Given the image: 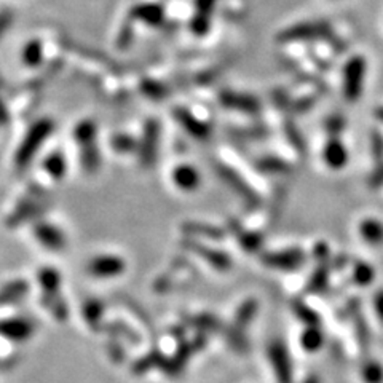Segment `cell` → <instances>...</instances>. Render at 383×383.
I'll return each mask as SVG.
<instances>
[{"mask_svg":"<svg viewBox=\"0 0 383 383\" xmlns=\"http://www.w3.org/2000/svg\"><path fill=\"white\" fill-rule=\"evenodd\" d=\"M326 284H328V273L323 272V270H318V272L311 277V283H310V286H309V289H310L311 292H318V291L324 289Z\"/></svg>","mask_w":383,"mask_h":383,"instance_id":"7402d4cb","label":"cell"},{"mask_svg":"<svg viewBox=\"0 0 383 383\" xmlns=\"http://www.w3.org/2000/svg\"><path fill=\"white\" fill-rule=\"evenodd\" d=\"M366 77V61L361 56H355L343 69V96L350 102L360 99Z\"/></svg>","mask_w":383,"mask_h":383,"instance_id":"6da1fadb","label":"cell"},{"mask_svg":"<svg viewBox=\"0 0 383 383\" xmlns=\"http://www.w3.org/2000/svg\"><path fill=\"white\" fill-rule=\"evenodd\" d=\"M375 117L379 118V120L382 121V123H383V107H379V109H377V111H375Z\"/></svg>","mask_w":383,"mask_h":383,"instance_id":"484cf974","label":"cell"},{"mask_svg":"<svg viewBox=\"0 0 383 383\" xmlns=\"http://www.w3.org/2000/svg\"><path fill=\"white\" fill-rule=\"evenodd\" d=\"M133 13H136V15L144 19V21L150 23V24H157L160 19H162V9H160L158 5H152V4H147V5H138L136 9L133 10Z\"/></svg>","mask_w":383,"mask_h":383,"instance_id":"e0dca14e","label":"cell"},{"mask_svg":"<svg viewBox=\"0 0 383 383\" xmlns=\"http://www.w3.org/2000/svg\"><path fill=\"white\" fill-rule=\"evenodd\" d=\"M362 380L366 383H383V366L375 360H369L361 367Z\"/></svg>","mask_w":383,"mask_h":383,"instance_id":"5bb4252c","label":"cell"},{"mask_svg":"<svg viewBox=\"0 0 383 383\" xmlns=\"http://www.w3.org/2000/svg\"><path fill=\"white\" fill-rule=\"evenodd\" d=\"M53 130L50 125V121L43 120V121H38L37 125L32 126L30 133L28 134V138L24 139V144L21 145V149H19L18 152V160L16 163L19 166H23L29 162V160L35 155L37 149H40V147L43 145L45 139L48 138L50 131Z\"/></svg>","mask_w":383,"mask_h":383,"instance_id":"7a4b0ae2","label":"cell"},{"mask_svg":"<svg viewBox=\"0 0 383 383\" xmlns=\"http://www.w3.org/2000/svg\"><path fill=\"white\" fill-rule=\"evenodd\" d=\"M329 34L328 24L323 21H309L302 23L292 28L283 30L279 34V40L283 38L284 42H294V40H310V38L324 37Z\"/></svg>","mask_w":383,"mask_h":383,"instance_id":"5b68a950","label":"cell"},{"mask_svg":"<svg viewBox=\"0 0 383 383\" xmlns=\"http://www.w3.org/2000/svg\"><path fill=\"white\" fill-rule=\"evenodd\" d=\"M158 125L153 121V123H149L145 128V134H144V162L150 163L152 160H155V152H157V145H158Z\"/></svg>","mask_w":383,"mask_h":383,"instance_id":"8fae6325","label":"cell"},{"mask_svg":"<svg viewBox=\"0 0 383 383\" xmlns=\"http://www.w3.org/2000/svg\"><path fill=\"white\" fill-rule=\"evenodd\" d=\"M268 356H270L272 366L277 375L278 383H292V367L289 353L284 347L283 342L274 340L268 345Z\"/></svg>","mask_w":383,"mask_h":383,"instance_id":"3957f363","label":"cell"},{"mask_svg":"<svg viewBox=\"0 0 383 383\" xmlns=\"http://www.w3.org/2000/svg\"><path fill=\"white\" fill-rule=\"evenodd\" d=\"M172 181L181 190H195L200 185V174L194 166L181 165L172 172Z\"/></svg>","mask_w":383,"mask_h":383,"instance_id":"9c48e42d","label":"cell"},{"mask_svg":"<svg viewBox=\"0 0 383 383\" xmlns=\"http://www.w3.org/2000/svg\"><path fill=\"white\" fill-rule=\"evenodd\" d=\"M360 233L370 246L383 245V222L377 219H366L361 222Z\"/></svg>","mask_w":383,"mask_h":383,"instance_id":"30bf717a","label":"cell"},{"mask_svg":"<svg viewBox=\"0 0 383 383\" xmlns=\"http://www.w3.org/2000/svg\"><path fill=\"white\" fill-rule=\"evenodd\" d=\"M324 160H326V163L329 165V168L332 170L343 168L348 160L347 147H345L340 140H337V139L329 140L328 145L324 147Z\"/></svg>","mask_w":383,"mask_h":383,"instance_id":"ba28073f","label":"cell"},{"mask_svg":"<svg viewBox=\"0 0 383 383\" xmlns=\"http://www.w3.org/2000/svg\"><path fill=\"white\" fill-rule=\"evenodd\" d=\"M0 329L4 332L2 334L9 335L11 338H26L30 335V326L24 321H13V323H5L0 326Z\"/></svg>","mask_w":383,"mask_h":383,"instance_id":"ac0fdd59","label":"cell"},{"mask_svg":"<svg viewBox=\"0 0 383 383\" xmlns=\"http://www.w3.org/2000/svg\"><path fill=\"white\" fill-rule=\"evenodd\" d=\"M223 104L227 107L232 109H240V111H246V112H254L257 111V101H254L249 96H243V94H235V93H228L222 96Z\"/></svg>","mask_w":383,"mask_h":383,"instance_id":"7c38bea8","label":"cell"},{"mask_svg":"<svg viewBox=\"0 0 383 383\" xmlns=\"http://www.w3.org/2000/svg\"><path fill=\"white\" fill-rule=\"evenodd\" d=\"M262 260H264V264L267 267L277 268V270L292 272V270H299V268L304 265L305 254L297 248L286 249V251L265 254L264 257H262Z\"/></svg>","mask_w":383,"mask_h":383,"instance_id":"277c9868","label":"cell"},{"mask_svg":"<svg viewBox=\"0 0 383 383\" xmlns=\"http://www.w3.org/2000/svg\"><path fill=\"white\" fill-rule=\"evenodd\" d=\"M374 306H375L377 316H379L380 323L383 324V289L375 294V297H374Z\"/></svg>","mask_w":383,"mask_h":383,"instance_id":"cb8c5ba5","label":"cell"},{"mask_svg":"<svg viewBox=\"0 0 383 383\" xmlns=\"http://www.w3.org/2000/svg\"><path fill=\"white\" fill-rule=\"evenodd\" d=\"M375 272L372 265L366 264V262H357L353 270V281L360 286H369L374 281Z\"/></svg>","mask_w":383,"mask_h":383,"instance_id":"2e32d148","label":"cell"},{"mask_svg":"<svg viewBox=\"0 0 383 383\" xmlns=\"http://www.w3.org/2000/svg\"><path fill=\"white\" fill-rule=\"evenodd\" d=\"M125 270V262L115 255H102V257H96L89 264V272L96 277L109 278V277H117L121 272Z\"/></svg>","mask_w":383,"mask_h":383,"instance_id":"8992f818","label":"cell"},{"mask_svg":"<svg viewBox=\"0 0 383 383\" xmlns=\"http://www.w3.org/2000/svg\"><path fill=\"white\" fill-rule=\"evenodd\" d=\"M370 185H372L374 189L383 185V166H380V168L374 172L372 177H370Z\"/></svg>","mask_w":383,"mask_h":383,"instance_id":"d4e9b609","label":"cell"},{"mask_svg":"<svg viewBox=\"0 0 383 383\" xmlns=\"http://www.w3.org/2000/svg\"><path fill=\"white\" fill-rule=\"evenodd\" d=\"M177 120H181V123H184L185 126H187V130L190 133H194L195 136H200L201 138L203 134H204V131H206L200 123H198V121L194 117H192V115L185 113L182 111L177 112Z\"/></svg>","mask_w":383,"mask_h":383,"instance_id":"d6986e66","label":"cell"},{"mask_svg":"<svg viewBox=\"0 0 383 383\" xmlns=\"http://www.w3.org/2000/svg\"><path fill=\"white\" fill-rule=\"evenodd\" d=\"M294 310H296L297 316H299L300 319H302L304 323H306L309 326H318L319 319H318V316L315 315V311L310 310L309 306H305L304 304H299V302H297L296 306H294Z\"/></svg>","mask_w":383,"mask_h":383,"instance_id":"44dd1931","label":"cell"},{"mask_svg":"<svg viewBox=\"0 0 383 383\" xmlns=\"http://www.w3.org/2000/svg\"><path fill=\"white\" fill-rule=\"evenodd\" d=\"M257 311V304L254 302V300H249L248 304H245L236 313V323L240 326H245L249 321H251V318L254 316V313Z\"/></svg>","mask_w":383,"mask_h":383,"instance_id":"ffe728a7","label":"cell"},{"mask_svg":"<svg viewBox=\"0 0 383 383\" xmlns=\"http://www.w3.org/2000/svg\"><path fill=\"white\" fill-rule=\"evenodd\" d=\"M304 383H319V380H318V377L311 375V377H309V379H306Z\"/></svg>","mask_w":383,"mask_h":383,"instance_id":"4316f807","label":"cell"},{"mask_svg":"<svg viewBox=\"0 0 383 383\" xmlns=\"http://www.w3.org/2000/svg\"><path fill=\"white\" fill-rule=\"evenodd\" d=\"M216 0H196L195 16L192 19V29L196 34H204L209 28V19L213 15Z\"/></svg>","mask_w":383,"mask_h":383,"instance_id":"52a82bcc","label":"cell"},{"mask_svg":"<svg viewBox=\"0 0 383 383\" xmlns=\"http://www.w3.org/2000/svg\"><path fill=\"white\" fill-rule=\"evenodd\" d=\"M300 340H302V347L306 351H316L323 345V332L318 329V326H309Z\"/></svg>","mask_w":383,"mask_h":383,"instance_id":"9a60e30c","label":"cell"},{"mask_svg":"<svg viewBox=\"0 0 383 383\" xmlns=\"http://www.w3.org/2000/svg\"><path fill=\"white\" fill-rule=\"evenodd\" d=\"M37 236L43 241L45 246L51 249H60L64 246L62 233L53 226H40L37 228Z\"/></svg>","mask_w":383,"mask_h":383,"instance_id":"4fadbf2b","label":"cell"},{"mask_svg":"<svg viewBox=\"0 0 383 383\" xmlns=\"http://www.w3.org/2000/svg\"><path fill=\"white\" fill-rule=\"evenodd\" d=\"M372 152H374L375 160L383 158V138L379 133L372 134Z\"/></svg>","mask_w":383,"mask_h":383,"instance_id":"603a6c76","label":"cell"}]
</instances>
